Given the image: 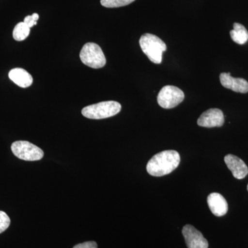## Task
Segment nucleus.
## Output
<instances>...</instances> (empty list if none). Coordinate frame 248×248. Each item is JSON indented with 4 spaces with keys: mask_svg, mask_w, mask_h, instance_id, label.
Here are the masks:
<instances>
[{
    "mask_svg": "<svg viewBox=\"0 0 248 248\" xmlns=\"http://www.w3.org/2000/svg\"><path fill=\"white\" fill-rule=\"evenodd\" d=\"M135 0H101V4L107 8H118L127 6Z\"/></svg>",
    "mask_w": 248,
    "mask_h": 248,
    "instance_id": "15",
    "label": "nucleus"
},
{
    "mask_svg": "<svg viewBox=\"0 0 248 248\" xmlns=\"http://www.w3.org/2000/svg\"></svg>",
    "mask_w": 248,
    "mask_h": 248,
    "instance_id": "19",
    "label": "nucleus"
},
{
    "mask_svg": "<svg viewBox=\"0 0 248 248\" xmlns=\"http://www.w3.org/2000/svg\"><path fill=\"white\" fill-rule=\"evenodd\" d=\"M121 109L122 106L120 103L115 101H107L88 106L82 109L81 113L86 118L102 120L117 115Z\"/></svg>",
    "mask_w": 248,
    "mask_h": 248,
    "instance_id": "3",
    "label": "nucleus"
},
{
    "mask_svg": "<svg viewBox=\"0 0 248 248\" xmlns=\"http://www.w3.org/2000/svg\"><path fill=\"white\" fill-rule=\"evenodd\" d=\"M39 17H40V16L38 14H33L32 16H28L24 18V22L31 29V28L33 27L34 26L37 24Z\"/></svg>",
    "mask_w": 248,
    "mask_h": 248,
    "instance_id": "17",
    "label": "nucleus"
},
{
    "mask_svg": "<svg viewBox=\"0 0 248 248\" xmlns=\"http://www.w3.org/2000/svg\"><path fill=\"white\" fill-rule=\"evenodd\" d=\"M224 115L218 108H211L204 112L197 120L200 126L205 128L221 127L224 124Z\"/></svg>",
    "mask_w": 248,
    "mask_h": 248,
    "instance_id": "8",
    "label": "nucleus"
},
{
    "mask_svg": "<svg viewBox=\"0 0 248 248\" xmlns=\"http://www.w3.org/2000/svg\"><path fill=\"white\" fill-rule=\"evenodd\" d=\"M180 155L175 151H165L154 155L148 161L146 170L153 177H162L177 169L180 164Z\"/></svg>",
    "mask_w": 248,
    "mask_h": 248,
    "instance_id": "1",
    "label": "nucleus"
},
{
    "mask_svg": "<svg viewBox=\"0 0 248 248\" xmlns=\"http://www.w3.org/2000/svg\"><path fill=\"white\" fill-rule=\"evenodd\" d=\"M207 201L210 210L215 216H224L228 213V203L221 194L213 192L208 196Z\"/></svg>",
    "mask_w": 248,
    "mask_h": 248,
    "instance_id": "11",
    "label": "nucleus"
},
{
    "mask_svg": "<svg viewBox=\"0 0 248 248\" xmlns=\"http://www.w3.org/2000/svg\"><path fill=\"white\" fill-rule=\"evenodd\" d=\"M187 248H208V242L200 231L191 225H186L182 231Z\"/></svg>",
    "mask_w": 248,
    "mask_h": 248,
    "instance_id": "7",
    "label": "nucleus"
},
{
    "mask_svg": "<svg viewBox=\"0 0 248 248\" xmlns=\"http://www.w3.org/2000/svg\"><path fill=\"white\" fill-rule=\"evenodd\" d=\"M30 28L24 22L18 23L13 32L14 40L18 42L26 40L30 34Z\"/></svg>",
    "mask_w": 248,
    "mask_h": 248,
    "instance_id": "14",
    "label": "nucleus"
},
{
    "mask_svg": "<svg viewBox=\"0 0 248 248\" xmlns=\"http://www.w3.org/2000/svg\"><path fill=\"white\" fill-rule=\"evenodd\" d=\"M184 93L174 86H166L160 91L157 97L158 104L163 108L170 109L177 107L184 101Z\"/></svg>",
    "mask_w": 248,
    "mask_h": 248,
    "instance_id": "6",
    "label": "nucleus"
},
{
    "mask_svg": "<svg viewBox=\"0 0 248 248\" xmlns=\"http://www.w3.org/2000/svg\"><path fill=\"white\" fill-rule=\"evenodd\" d=\"M11 224V219L4 212L0 211V234L6 231Z\"/></svg>",
    "mask_w": 248,
    "mask_h": 248,
    "instance_id": "16",
    "label": "nucleus"
},
{
    "mask_svg": "<svg viewBox=\"0 0 248 248\" xmlns=\"http://www.w3.org/2000/svg\"><path fill=\"white\" fill-rule=\"evenodd\" d=\"M80 59L82 63L91 68H103L107 63L105 55L102 49L95 43H86L80 52Z\"/></svg>",
    "mask_w": 248,
    "mask_h": 248,
    "instance_id": "4",
    "label": "nucleus"
},
{
    "mask_svg": "<svg viewBox=\"0 0 248 248\" xmlns=\"http://www.w3.org/2000/svg\"><path fill=\"white\" fill-rule=\"evenodd\" d=\"M225 163L236 179H242L248 174V168L243 160L233 155L225 156Z\"/></svg>",
    "mask_w": 248,
    "mask_h": 248,
    "instance_id": "10",
    "label": "nucleus"
},
{
    "mask_svg": "<svg viewBox=\"0 0 248 248\" xmlns=\"http://www.w3.org/2000/svg\"><path fill=\"white\" fill-rule=\"evenodd\" d=\"M9 77L11 81L19 87L25 89L32 84L33 79L30 73L21 68H16L9 72Z\"/></svg>",
    "mask_w": 248,
    "mask_h": 248,
    "instance_id": "12",
    "label": "nucleus"
},
{
    "mask_svg": "<svg viewBox=\"0 0 248 248\" xmlns=\"http://www.w3.org/2000/svg\"><path fill=\"white\" fill-rule=\"evenodd\" d=\"M233 30L231 31L232 40L238 45H244L248 40V31L244 26L239 23H234Z\"/></svg>",
    "mask_w": 248,
    "mask_h": 248,
    "instance_id": "13",
    "label": "nucleus"
},
{
    "mask_svg": "<svg viewBox=\"0 0 248 248\" xmlns=\"http://www.w3.org/2000/svg\"><path fill=\"white\" fill-rule=\"evenodd\" d=\"M11 151L15 156L24 161H39L44 156V151L41 148L27 141L14 142Z\"/></svg>",
    "mask_w": 248,
    "mask_h": 248,
    "instance_id": "5",
    "label": "nucleus"
},
{
    "mask_svg": "<svg viewBox=\"0 0 248 248\" xmlns=\"http://www.w3.org/2000/svg\"><path fill=\"white\" fill-rule=\"evenodd\" d=\"M140 45L142 51L152 62L156 64L161 63L163 53L167 46L159 37L151 33L143 34L140 38Z\"/></svg>",
    "mask_w": 248,
    "mask_h": 248,
    "instance_id": "2",
    "label": "nucleus"
},
{
    "mask_svg": "<svg viewBox=\"0 0 248 248\" xmlns=\"http://www.w3.org/2000/svg\"><path fill=\"white\" fill-rule=\"evenodd\" d=\"M73 248H97V244L94 241H88V242L76 245Z\"/></svg>",
    "mask_w": 248,
    "mask_h": 248,
    "instance_id": "18",
    "label": "nucleus"
},
{
    "mask_svg": "<svg viewBox=\"0 0 248 248\" xmlns=\"http://www.w3.org/2000/svg\"><path fill=\"white\" fill-rule=\"evenodd\" d=\"M220 81L223 87L231 89L234 92L247 93L248 82L243 78H234L230 73H223L220 75Z\"/></svg>",
    "mask_w": 248,
    "mask_h": 248,
    "instance_id": "9",
    "label": "nucleus"
}]
</instances>
